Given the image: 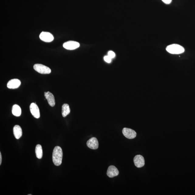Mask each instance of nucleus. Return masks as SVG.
<instances>
[{"label": "nucleus", "mask_w": 195, "mask_h": 195, "mask_svg": "<svg viewBox=\"0 0 195 195\" xmlns=\"http://www.w3.org/2000/svg\"><path fill=\"white\" fill-rule=\"evenodd\" d=\"M63 156L62 148L59 146L55 147L53 153V161L55 166H59L61 165L62 163Z\"/></svg>", "instance_id": "1"}, {"label": "nucleus", "mask_w": 195, "mask_h": 195, "mask_svg": "<svg viewBox=\"0 0 195 195\" xmlns=\"http://www.w3.org/2000/svg\"><path fill=\"white\" fill-rule=\"evenodd\" d=\"M166 50L167 52L173 54H180L185 51L184 48L182 46L176 44L168 46Z\"/></svg>", "instance_id": "2"}, {"label": "nucleus", "mask_w": 195, "mask_h": 195, "mask_svg": "<svg viewBox=\"0 0 195 195\" xmlns=\"http://www.w3.org/2000/svg\"><path fill=\"white\" fill-rule=\"evenodd\" d=\"M34 70L40 74H50L51 73V70L48 67L44 65L36 64L33 66Z\"/></svg>", "instance_id": "3"}, {"label": "nucleus", "mask_w": 195, "mask_h": 195, "mask_svg": "<svg viewBox=\"0 0 195 195\" xmlns=\"http://www.w3.org/2000/svg\"><path fill=\"white\" fill-rule=\"evenodd\" d=\"M122 132L124 136L129 139L135 138L137 135L136 132L134 130L128 128H124L122 131Z\"/></svg>", "instance_id": "4"}, {"label": "nucleus", "mask_w": 195, "mask_h": 195, "mask_svg": "<svg viewBox=\"0 0 195 195\" xmlns=\"http://www.w3.org/2000/svg\"><path fill=\"white\" fill-rule=\"evenodd\" d=\"M39 38L42 41L50 43L53 41L54 39L53 36L50 32H41L39 35Z\"/></svg>", "instance_id": "5"}, {"label": "nucleus", "mask_w": 195, "mask_h": 195, "mask_svg": "<svg viewBox=\"0 0 195 195\" xmlns=\"http://www.w3.org/2000/svg\"><path fill=\"white\" fill-rule=\"evenodd\" d=\"M80 45L78 42L74 41H69L65 43L63 46L67 50H73L78 48L80 47Z\"/></svg>", "instance_id": "6"}, {"label": "nucleus", "mask_w": 195, "mask_h": 195, "mask_svg": "<svg viewBox=\"0 0 195 195\" xmlns=\"http://www.w3.org/2000/svg\"><path fill=\"white\" fill-rule=\"evenodd\" d=\"M30 110L32 115L36 118H40V114L39 108L36 103H32L30 105Z\"/></svg>", "instance_id": "7"}, {"label": "nucleus", "mask_w": 195, "mask_h": 195, "mask_svg": "<svg viewBox=\"0 0 195 195\" xmlns=\"http://www.w3.org/2000/svg\"><path fill=\"white\" fill-rule=\"evenodd\" d=\"M135 165L137 168H141L144 166L145 159L143 157L140 155L135 156L133 159Z\"/></svg>", "instance_id": "8"}, {"label": "nucleus", "mask_w": 195, "mask_h": 195, "mask_svg": "<svg viewBox=\"0 0 195 195\" xmlns=\"http://www.w3.org/2000/svg\"><path fill=\"white\" fill-rule=\"evenodd\" d=\"M87 144L88 148L93 150L98 149L99 143L97 139L95 137H92L87 141Z\"/></svg>", "instance_id": "9"}, {"label": "nucleus", "mask_w": 195, "mask_h": 195, "mask_svg": "<svg viewBox=\"0 0 195 195\" xmlns=\"http://www.w3.org/2000/svg\"><path fill=\"white\" fill-rule=\"evenodd\" d=\"M21 82L19 80L13 79L9 80L7 84V87L10 89L18 88L21 85Z\"/></svg>", "instance_id": "10"}, {"label": "nucleus", "mask_w": 195, "mask_h": 195, "mask_svg": "<svg viewBox=\"0 0 195 195\" xmlns=\"http://www.w3.org/2000/svg\"><path fill=\"white\" fill-rule=\"evenodd\" d=\"M107 174L109 177L112 178L118 175L119 171L115 166H110L108 168Z\"/></svg>", "instance_id": "11"}, {"label": "nucleus", "mask_w": 195, "mask_h": 195, "mask_svg": "<svg viewBox=\"0 0 195 195\" xmlns=\"http://www.w3.org/2000/svg\"><path fill=\"white\" fill-rule=\"evenodd\" d=\"M44 94L46 99H47L50 106L54 107L55 104V99L53 94L49 91L45 92Z\"/></svg>", "instance_id": "12"}, {"label": "nucleus", "mask_w": 195, "mask_h": 195, "mask_svg": "<svg viewBox=\"0 0 195 195\" xmlns=\"http://www.w3.org/2000/svg\"><path fill=\"white\" fill-rule=\"evenodd\" d=\"M13 132L14 136L17 139H19L22 136V128L19 125H16L13 127Z\"/></svg>", "instance_id": "13"}, {"label": "nucleus", "mask_w": 195, "mask_h": 195, "mask_svg": "<svg viewBox=\"0 0 195 195\" xmlns=\"http://www.w3.org/2000/svg\"><path fill=\"white\" fill-rule=\"evenodd\" d=\"M12 113L13 115L19 117L22 114V110L20 107L17 104H14L12 108Z\"/></svg>", "instance_id": "14"}, {"label": "nucleus", "mask_w": 195, "mask_h": 195, "mask_svg": "<svg viewBox=\"0 0 195 195\" xmlns=\"http://www.w3.org/2000/svg\"><path fill=\"white\" fill-rule=\"evenodd\" d=\"M36 154L37 158L41 159L43 156V150L41 145L38 144L36 147Z\"/></svg>", "instance_id": "15"}, {"label": "nucleus", "mask_w": 195, "mask_h": 195, "mask_svg": "<svg viewBox=\"0 0 195 195\" xmlns=\"http://www.w3.org/2000/svg\"><path fill=\"white\" fill-rule=\"evenodd\" d=\"M70 112V106L67 104H64L62 106V115L63 117H66Z\"/></svg>", "instance_id": "16"}, {"label": "nucleus", "mask_w": 195, "mask_h": 195, "mask_svg": "<svg viewBox=\"0 0 195 195\" xmlns=\"http://www.w3.org/2000/svg\"><path fill=\"white\" fill-rule=\"evenodd\" d=\"M108 54V56H109L111 59L114 58L115 56V53L112 51H109Z\"/></svg>", "instance_id": "17"}, {"label": "nucleus", "mask_w": 195, "mask_h": 195, "mask_svg": "<svg viewBox=\"0 0 195 195\" xmlns=\"http://www.w3.org/2000/svg\"><path fill=\"white\" fill-rule=\"evenodd\" d=\"M104 60L108 63H110L111 62V58L109 56H106L104 57Z\"/></svg>", "instance_id": "18"}, {"label": "nucleus", "mask_w": 195, "mask_h": 195, "mask_svg": "<svg viewBox=\"0 0 195 195\" xmlns=\"http://www.w3.org/2000/svg\"><path fill=\"white\" fill-rule=\"evenodd\" d=\"M162 1L166 4H169L171 3L172 0H162Z\"/></svg>", "instance_id": "19"}, {"label": "nucleus", "mask_w": 195, "mask_h": 195, "mask_svg": "<svg viewBox=\"0 0 195 195\" xmlns=\"http://www.w3.org/2000/svg\"><path fill=\"white\" fill-rule=\"evenodd\" d=\"M2 161V157L1 152H0V165H1Z\"/></svg>", "instance_id": "20"}]
</instances>
